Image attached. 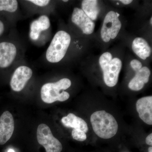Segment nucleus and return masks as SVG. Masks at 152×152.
<instances>
[{"mask_svg":"<svg viewBox=\"0 0 152 152\" xmlns=\"http://www.w3.org/2000/svg\"><path fill=\"white\" fill-rule=\"evenodd\" d=\"M90 120L93 130L101 138H111L118 132V125L116 120L105 111L94 112L91 115Z\"/></svg>","mask_w":152,"mask_h":152,"instance_id":"obj_1","label":"nucleus"},{"mask_svg":"<svg viewBox=\"0 0 152 152\" xmlns=\"http://www.w3.org/2000/svg\"><path fill=\"white\" fill-rule=\"evenodd\" d=\"M99 64L103 74L105 84L109 87H113L118 81L122 62L118 58H113L110 52H105L99 59Z\"/></svg>","mask_w":152,"mask_h":152,"instance_id":"obj_2","label":"nucleus"},{"mask_svg":"<svg viewBox=\"0 0 152 152\" xmlns=\"http://www.w3.org/2000/svg\"><path fill=\"white\" fill-rule=\"evenodd\" d=\"M72 82L68 78L61 79L56 83L45 84L41 88V98L48 104H52L56 101L64 102L69 99L70 95L64 90L69 88Z\"/></svg>","mask_w":152,"mask_h":152,"instance_id":"obj_3","label":"nucleus"},{"mask_svg":"<svg viewBox=\"0 0 152 152\" xmlns=\"http://www.w3.org/2000/svg\"><path fill=\"white\" fill-rule=\"evenodd\" d=\"M71 41L66 32L60 31L56 33L46 52L47 60L52 63H58L63 59L67 51Z\"/></svg>","mask_w":152,"mask_h":152,"instance_id":"obj_4","label":"nucleus"},{"mask_svg":"<svg viewBox=\"0 0 152 152\" xmlns=\"http://www.w3.org/2000/svg\"><path fill=\"white\" fill-rule=\"evenodd\" d=\"M121 26L119 14L115 11H110L105 17L101 28L102 40L105 42H108L115 39L118 34Z\"/></svg>","mask_w":152,"mask_h":152,"instance_id":"obj_5","label":"nucleus"},{"mask_svg":"<svg viewBox=\"0 0 152 152\" xmlns=\"http://www.w3.org/2000/svg\"><path fill=\"white\" fill-rule=\"evenodd\" d=\"M37 139L39 143L45 149L46 152H61L62 145L61 142L53 136L48 126L41 124L37 130Z\"/></svg>","mask_w":152,"mask_h":152,"instance_id":"obj_6","label":"nucleus"},{"mask_svg":"<svg viewBox=\"0 0 152 152\" xmlns=\"http://www.w3.org/2000/svg\"><path fill=\"white\" fill-rule=\"evenodd\" d=\"M33 75L31 69L26 66H20L17 68L12 76L10 86L16 92L21 91Z\"/></svg>","mask_w":152,"mask_h":152,"instance_id":"obj_7","label":"nucleus"},{"mask_svg":"<svg viewBox=\"0 0 152 152\" xmlns=\"http://www.w3.org/2000/svg\"><path fill=\"white\" fill-rule=\"evenodd\" d=\"M72 21L85 34H91L94 31L95 23L85 14L81 9L75 8L72 16Z\"/></svg>","mask_w":152,"mask_h":152,"instance_id":"obj_8","label":"nucleus"},{"mask_svg":"<svg viewBox=\"0 0 152 152\" xmlns=\"http://www.w3.org/2000/svg\"><path fill=\"white\" fill-rule=\"evenodd\" d=\"M15 129L12 115L9 111L4 112L0 117V145H4L11 138Z\"/></svg>","mask_w":152,"mask_h":152,"instance_id":"obj_9","label":"nucleus"},{"mask_svg":"<svg viewBox=\"0 0 152 152\" xmlns=\"http://www.w3.org/2000/svg\"><path fill=\"white\" fill-rule=\"evenodd\" d=\"M136 109L141 119L147 124L152 125V96L143 97L136 103Z\"/></svg>","mask_w":152,"mask_h":152,"instance_id":"obj_10","label":"nucleus"},{"mask_svg":"<svg viewBox=\"0 0 152 152\" xmlns=\"http://www.w3.org/2000/svg\"><path fill=\"white\" fill-rule=\"evenodd\" d=\"M17 55V48L12 43H0V68H6L11 65Z\"/></svg>","mask_w":152,"mask_h":152,"instance_id":"obj_11","label":"nucleus"},{"mask_svg":"<svg viewBox=\"0 0 152 152\" xmlns=\"http://www.w3.org/2000/svg\"><path fill=\"white\" fill-rule=\"evenodd\" d=\"M135 72V75L129 83L128 87L132 91H140L149 80L151 71L148 67L144 66Z\"/></svg>","mask_w":152,"mask_h":152,"instance_id":"obj_12","label":"nucleus"},{"mask_svg":"<svg viewBox=\"0 0 152 152\" xmlns=\"http://www.w3.org/2000/svg\"><path fill=\"white\" fill-rule=\"evenodd\" d=\"M50 26V19L46 15H42L31 23L30 27V37L37 40L42 31L48 29Z\"/></svg>","mask_w":152,"mask_h":152,"instance_id":"obj_13","label":"nucleus"},{"mask_svg":"<svg viewBox=\"0 0 152 152\" xmlns=\"http://www.w3.org/2000/svg\"><path fill=\"white\" fill-rule=\"evenodd\" d=\"M133 52L140 58L146 60L151 54V48L145 39L137 37L132 44Z\"/></svg>","mask_w":152,"mask_h":152,"instance_id":"obj_14","label":"nucleus"},{"mask_svg":"<svg viewBox=\"0 0 152 152\" xmlns=\"http://www.w3.org/2000/svg\"><path fill=\"white\" fill-rule=\"evenodd\" d=\"M61 122L63 125L67 128L79 130L86 133L88 131L87 123L83 119L77 116L74 114L69 113L66 116L63 117Z\"/></svg>","mask_w":152,"mask_h":152,"instance_id":"obj_15","label":"nucleus"},{"mask_svg":"<svg viewBox=\"0 0 152 152\" xmlns=\"http://www.w3.org/2000/svg\"><path fill=\"white\" fill-rule=\"evenodd\" d=\"M82 9L85 14L93 21L97 18L99 13L97 1L84 0L82 1Z\"/></svg>","mask_w":152,"mask_h":152,"instance_id":"obj_16","label":"nucleus"},{"mask_svg":"<svg viewBox=\"0 0 152 152\" xmlns=\"http://www.w3.org/2000/svg\"><path fill=\"white\" fill-rule=\"evenodd\" d=\"M18 8V2L16 0H0V11L14 12Z\"/></svg>","mask_w":152,"mask_h":152,"instance_id":"obj_17","label":"nucleus"},{"mask_svg":"<svg viewBox=\"0 0 152 152\" xmlns=\"http://www.w3.org/2000/svg\"><path fill=\"white\" fill-rule=\"evenodd\" d=\"M73 138L78 141L83 142L87 139L86 134L83 131L73 129L72 132Z\"/></svg>","mask_w":152,"mask_h":152,"instance_id":"obj_18","label":"nucleus"},{"mask_svg":"<svg viewBox=\"0 0 152 152\" xmlns=\"http://www.w3.org/2000/svg\"><path fill=\"white\" fill-rule=\"evenodd\" d=\"M130 65L131 67L132 68L134 72L140 69L142 67L141 62L139 60L137 59L132 60L130 62Z\"/></svg>","mask_w":152,"mask_h":152,"instance_id":"obj_19","label":"nucleus"},{"mask_svg":"<svg viewBox=\"0 0 152 152\" xmlns=\"http://www.w3.org/2000/svg\"><path fill=\"white\" fill-rule=\"evenodd\" d=\"M28 1L31 2L36 5L39 6V7L46 6L50 2V1L48 0H30Z\"/></svg>","mask_w":152,"mask_h":152,"instance_id":"obj_20","label":"nucleus"},{"mask_svg":"<svg viewBox=\"0 0 152 152\" xmlns=\"http://www.w3.org/2000/svg\"><path fill=\"white\" fill-rule=\"evenodd\" d=\"M146 143L148 145L152 146V134L151 133L149 135L147 136L145 140Z\"/></svg>","mask_w":152,"mask_h":152,"instance_id":"obj_21","label":"nucleus"},{"mask_svg":"<svg viewBox=\"0 0 152 152\" xmlns=\"http://www.w3.org/2000/svg\"><path fill=\"white\" fill-rule=\"evenodd\" d=\"M4 24L0 20V36L4 32Z\"/></svg>","mask_w":152,"mask_h":152,"instance_id":"obj_22","label":"nucleus"},{"mask_svg":"<svg viewBox=\"0 0 152 152\" xmlns=\"http://www.w3.org/2000/svg\"><path fill=\"white\" fill-rule=\"evenodd\" d=\"M120 1L124 5H129L133 2L132 0H120Z\"/></svg>","mask_w":152,"mask_h":152,"instance_id":"obj_23","label":"nucleus"},{"mask_svg":"<svg viewBox=\"0 0 152 152\" xmlns=\"http://www.w3.org/2000/svg\"><path fill=\"white\" fill-rule=\"evenodd\" d=\"M148 152H152V147H150L148 148Z\"/></svg>","mask_w":152,"mask_h":152,"instance_id":"obj_24","label":"nucleus"},{"mask_svg":"<svg viewBox=\"0 0 152 152\" xmlns=\"http://www.w3.org/2000/svg\"><path fill=\"white\" fill-rule=\"evenodd\" d=\"M7 152H15L14 150L12 149H10L8 150Z\"/></svg>","mask_w":152,"mask_h":152,"instance_id":"obj_25","label":"nucleus"},{"mask_svg":"<svg viewBox=\"0 0 152 152\" xmlns=\"http://www.w3.org/2000/svg\"><path fill=\"white\" fill-rule=\"evenodd\" d=\"M150 24H151V25H152V17H151V19H150Z\"/></svg>","mask_w":152,"mask_h":152,"instance_id":"obj_26","label":"nucleus"},{"mask_svg":"<svg viewBox=\"0 0 152 152\" xmlns=\"http://www.w3.org/2000/svg\"><path fill=\"white\" fill-rule=\"evenodd\" d=\"M63 1L65 2H68V0H66V1Z\"/></svg>","mask_w":152,"mask_h":152,"instance_id":"obj_27","label":"nucleus"}]
</instances>
